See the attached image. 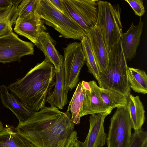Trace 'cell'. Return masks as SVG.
Segmentation results:
<instances>
[{"instance_id": "cell-30", "label": "cell", "mask_w": 147, "mask_h": 147, "mask_svg": "<svg viewBox=\"0 0 147 147\" xmlns=\"http://www.w3.org/2000/svg\"><path fill=\"white\" fill-rule=\"evenodd\" d=\"M52 5L57 9L63 13V9L61 0H49Z\"/></svg>"}, {"instance_id": "cell-28", "label": "cell", "mask_w": 147, "mask_h": 147, "mask_svg": "<svg viewBox=\"0 0 147 147\" xmlns=\"http://www.w3.org/2000/svg\"><path fill=\"white\" fill-rule=\"evenodd\" d=\"M14 24L12 22H8L0 23V37L7 34L13 32L12 26Z\"/></svg>"}, {"instance_id": "cell-2", "label": "cell", "mask_w": 147, "mask_h": 147, "mask_svg": "<svg viewBox=\"0 0 147 147\" xmlns=\"http://www.w3.org/2000/svg\"><path fill=\"white\" fill-rule=\"evenodd\" d=\"M55 77L53 65L45 59L8 88L24 105L36 112L45 107L47 98L55 86Z\"/></svg>"}, {"instance_id": "cell-9", "label": "cell", "mask_w": 147, "mask_h": 147, "mask_svg": "<svg viewBox=\"0 0 147 147\" xmlns=\"http://www.w3.org/2000/svg\"><path fill=\"white\" fill-rule=\"evenodd\" d=\"M34 45L24 41L13 31L0 37V63L21 61L25 56L34 54Z\"/></svg>"}, {"instance_id": "cell-5", "label": "cell", "mask_w": 147, "mask_h": 147, "mask_svg": "<svg viewBox=\"0 0 147 147\" xmlns=\"http://www.w3.org/2000/svg\"><path fill=\"white\" fill-rule=\"evenodd\" d=\"M96 24L99 26L109 52L114 44L122 38L123 34L121 20V9L119 4L98 1Z\"/></svg>"}, {"instance_id": "cell-14", "label": "cell", "mask_w": 147, "mask_h": 147, "mask_svg": "<svg viewBox=\"0 0 147 147\" xmlns=\"http://www.w3.org/2000/svg\"><path fill=\"white\" fill-rule=\"evenodd\" d=\"M95 56L99 72L106 68L108 63V52L99 26L96 24L87 33Z\"/></svg>"}, {"instance_id": "cell-21", "label": "cell", "mask_w": 147, "mask_h": 147, "mask_svg": "<svg viewBox=\"0 0 147 147\" xmlns=\"http://www.w3.org/2000/svg\"><path fill=\"white\" fill-rule=\"evenodd\" d=\"M97 87L102 101L111 111L116 107L126 106V96L112 90L102 88L98 85Z\"/></svg>"}, {"instance_id": "cell-8", "label": "cell", "mask_w": 147, "mask_h": 147, "mask_svg": "<svg viewBox=\"0 0 147 147\" xmlns=\"http://www.w3.org/2000/svg\"><path fill=\"white\" fill-rule=\"evenodd\" d=\"M63 54L65 87L71 90L77 85L81 70L86 63L85 57L81 43L77 42L67 45L63 49Z\"/></svg>"}, {"instance_id": "cell-1", "label": "cell", "mask_w": 147, "mask_h": 147, "mask_svg": "<svg viewBox=\"0 0 147 147\" xmlns=\"http://www.w3.org/2000/svg\"><path fill=\"white\" fill-rule=\"evenodd\" d=\"M74 125L69 111L51 106L36 112L15 129L36 147H69L78 138Z\"/></svg>"}, {"instance_id": "cell-27", "label": "cell", "mask_w": 147, "mask_h": 147, "mask_svg": "<svg viewBox=\"0 0 147 147\" xmlns=\"http://www.w3.org/2000/svg\"><path fill=\"white\" fill-rule=\"evenodd\" d=\"M130 6L135 14L138 16H143L145 12L144 7L142 0H125Z\"/></svg>"}, {"instance_id": "cell-15", "label": "cell", "mask_w": 147, "mask_h": 147, "mask_svg": "<svg viewBox=\"0 0 147 147\" xmlns=\"http://www.w3.org/2000/svg\"><path fill=\"white\" fill-rule=\"evenodd\" d=\"M34 45L43 53L46 59L54 66L56 73L63 66L64 57L57 51L55 41L49 32H45L39 36Z\"/></svg>"}, {"instance_id": "cell-12", "label": "cell", "mask_w": 147, "mask_h": 147, "mask_svg": "<svg viewBox=\"0 0 147 147\" xmlns=\"http://www.w3.org/2000/svg\"><path fill=\"white\" fill-rule=\"evenodd\" d=\"M89 83L91 90H84L83 104L79 113L80 117L88 115L107 113L110 114L112 111L104 104L99 94L97 85L94 80Z\"/></svg>"}, {"instance_id": "cell-24", "label": "cell", "mask_w": 147, "mask_h": 147, "mask_svg": "<svg viewBox=\"0 0 147 147\" xmlns=\"http://www.w3.org/2000/svg\"><path fill=\"white\" fill-rule=\"evenodd\" d=\"M38 0H22L18 7V18H24L34 12Z\"/></svg>"}, {"instance_id": "cell-7", "label": "cell", "mask_w": 147, "mask_h": 147, "mask_svg": "<svg viewBox=\"0 0 147 147\" xmlns=\"http://www.w3.org/2000/svg\"><path fill=\"white\" fill-rule=\"evenodd\" d=\"M132 128L129 113L125 107L117 109L111 119L106 141L107 147H129Z\"/></svg>"}, {"instance_id": "cell-13", "label": "cell", "mask_w": 147, "mask_h": 147, "mask_svg": "<svg viewBox=\"0 0 147 147\" xmlns=\"http://www.w3.org/2000/svg\"><path fill=\"white\" fill-rule=\"evenodd\" d=\"M0 98L3 106L13 112L19 122L25 121L36 112L22 104L15 95L9 92L8 86L5 85H2L0 87Z\"/></svg>"}, {"instance_id": "cell-3", "label": "cell", "mask_w": 147, "mask_h": 147, "mask_svg": "<svg viewBox=\"0 0 147 147\" xmlns=\"http://www.w3.org/2000/svg\"><path fill=\"white\" fill-rule=\"evenodd\" d=\"M106 69L99 72V86L116 91L127 97L131 88L127 77L128 67L123 51L121 40H118L108 52Z\"/></svg>"}, {"instance_id": "cell-32", "label": "cell", "mask_w": 147, "mask_h": 147, "mask_svg": "<svg viewBox=\"0 0 147 147\" xmlns=\"http://www.w3.org/2000/svg\"><path fill=\"white\" fill-rule=\"evenodd\" d=\"M3 127V125L2 122L0 120V132L2 130Z\"/></svg>"}, {"instance_id": "cell-6", "label": "cell", "mask_w": 147, "mask_h": 147, "mask_svg": "<svg viewBox=\"0 0 147 147\" xmlns=\"http://www.w3.org/2000/svg\"><path fill=\"white\" fill-rule=\"evenodd\" d=\"M98 0H61L63 13L86 33L96 24Z\"/></svg>"}, {"instance_id": "cell-29", "label": "cell", "mask_w": 147, "mask_h": 147, "mask_svg": "<svg viewBox=\"0 0 147 147\" xmlns=\"http://www.w3.org/2000/svg\"><path fill=\"white\" fill-rule=\"evenodd\" d=\"M15 0H0V9H7L11 8Z\"/></svg>"}, {"instance_id": "cell-19", "label": "cell", "mask_w": 147, "mask_h": 147, "mask_svg": "<svg viewBox=\"0 0 147 147\" xmlns=\"http://www.w3.org/2000/svg\"><path fill=\"white\" fill-rule=\"evenodd\" d=\"M0 147H36L19 135L12 126L4 127L0 132Z\"/></svg>"}, {"instance_id": "cell-25", "label": "cell", "mask_w": 147, "mask_h": 147, "mask_svg": "<svg viewBox=\"0 0 147 147\" xmlns=\"http://www.w3.org/2000/svg\"><path fill=\"white\" fill-rule=\"evenodd\" d=\"M22 0H15L11 8L0 9V23L10 22L15 24L18 17V7Z\"/></svg>"}, {"instance_id": "cell-11", "label": "cell", "mask_w": 147, "mask_h": 147, "mask_svg": "<svg viewBox=\"0 0 147 147\" xmlns=\"http://www.w3.org/2000/svg\"><path fill=\"white\" fill-rule=\"evenodd\" d=\"M110 114L103 113L92 114L89 118V131L83 147H102L105 144L107 135L105 132L104 122Z\"/></svg>"}, {"instance_id": "cell-4", "label": "cell", "mask_w": 147, "mask_h": 147, "mask_svg": "<svg viewBox=\"0 0 147 147\" xmlns=\"http://www.w3.org/2000/svg\"><path fill=\"white\" fill-rule=\"evenodd\" d=\"M35 11L46 25L53 27L64 38L80 40L87 35L78 24L56 9L49 0H38Z\"/></svg>"}, {"instance_id": "cell-17", "label": "cell", "mask_w": 147, "mask_h": 147, "mask_svg": "<svg viewBox=\"0 0 147 147\" xmlns=\"http://www.w3.org/2000/svg\"><path fill=\"white\" fill-rule=\"evenodd\" d=\"M65 71L63 66L59 72L56 73L54 89L48 95L46 102L49 103L51 106L62 109L68 101L69 90L65 89Z\"/></svg>"}, {"instance_id": "cell-10", "label": "cell", "mask_w": 147, "mask_h": 147, "mask_svg": "<svg viewBox=\"0 0 147 147\" xmlns=\"http://www.w3.org/2000/svg\"><path fill=\"white\" fill-rule=\"evenodd\" d=\"M44 21L35 11L24 18H17L14 24V31L29 40L34 45L40 35L47 28Z\"/></svg>"}, {"instance_id": "cell-23", "label": "cell", "mask_w": 147, "mask_h": 147, "mask_svg": "<svg viewBox=\"0 0 147 147\" xmlns=\"http://www.w3.org/2000/svg\"><path fill=\"white\" fill-rule=\"evenodd\" d=\"M84 94L81 82H80L69 102L67 111H71V119L74 124H78L80 123L81 117L79 113L82 105Z\"/></svg>"}, {"instance_id": "cell-31", "label": "cell", "mask_w": 147, "mask_h": 147, "mask_svg": "<svg viewBox=\"0 0 147 147\" xmlns=\"http://www.w3.org/2000/svg\"><path fill=\"white\" fill-rule=\"evenodd\" d=\"M69 147H83L82 142L78 139L76 140L72 143Z\"/></svg>"}, {"instance_id": "cell-22", "label": "cell", "mask_w": 147, "mask_h": 147, "mask_svg": "<svg viewBox=\"0 0 147 147\" xmlns=\"http://www.w3.org/2000/svg\"><path fill=\"white\" fill-rule=\"evenodd\" d=\"M80 41L88 71L93 75L98 82L99 80L98 66L90 40L87 35L83 36Z\"/></svg>"}, {"instance_id": "cell-18", "label": "cell", "mask_w": 147, "mask_h": 147, "mask_svg": "<svg viewBox=\"0 0 147 147\" xmlns=\"http://www.w3.org/2000/svg\"><path fill=\"white\" fill-rule=\"evenodd\" d=\"M125 107L129 113L132 128L134 131L141 129L145 120V111L138 96L130 94L127 97Z\"/></svg>"}, {"instance_id": "cell-16", "label": "cell", "mask_w": 147, "mask_h": 147, "mask_svg": "<svg viewBox=\"0 0 147 147\" xmlns=\"http://www.w3.org/2000/svg\"><path fill=\"white\" fill-rule=\"evenodd\" d=\"M143 26V23L140 18L137 26H135L132 23L127 32L123 34L121 39V45L127 61L131 60L136 55L137 49L140 44Z\"/></svg>"}, {"instance_id": "cell-26", "label": "cell", "mask_w": 147, "mask_h": 147, "mask_svg": "<svg viewBox=\"0 0 147 147\" xmlns=\"http://www.w3.org/2000/svg\"><path fill=\"white\" fill-rule=\"evenodd\" d=\"M129 147H147V133L142 129L132 134Z\"/></svg>"}, {"instance_id": "cell-20", "label": "cell", "mask_w": 147, "mask_h": 147, "mask_svg": "<svg viewBox=\"0 0 147 147\" xmlns=\"http://www.w3.org/2000/svg\"><path fill=\"white\" fill-rule=\"evenodd\" d=\"M127 77L130 88L135 92L147 93V76L146 72L139 69L128 67Z\"/></svg>"}]
</instances>
